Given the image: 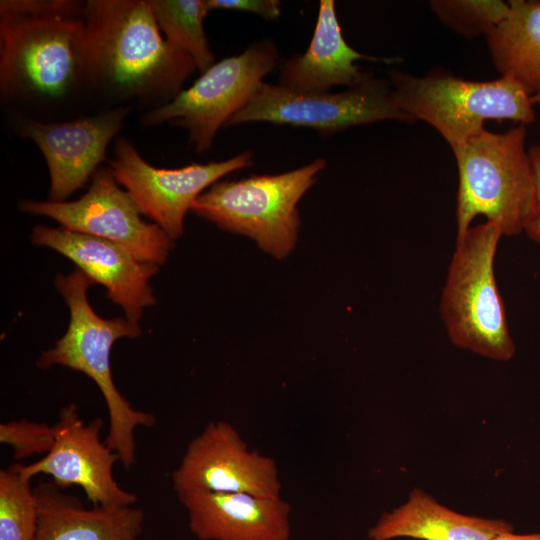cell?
Listing matches in <instances>:
<instances>
[{"label":"cell","mask_w":540,"mask_h":540,"mask_svg":"<svg viewBox=\"0 0 540 540\" xmlns=\"http://www.w3.org/2000/svg\"><path fill=\"white\" fill-rule=\"evenodd\" d=\"M85 2L73 0H1L0 21L45 18L82 17Z\"/></svg>","instance_id":"d4e9b609"},{"label":"cell","mask_w":540,"mask_h":540,"mask_svg":"<svg viewBox=\"0 0 540 540\" xmlns=\"http://www.w3.org/2000/svg\"><path fill=\"white\" fill-rule=\"evenodd\" d=\"M389 82L398 107L414 121L433 126L452 150L483 130L486 120H512L523 126L535 120L531 96L507 76L482 82L392 70Z\"/></svg>","instance_id":"5b68a950"},{"label":"cell","mask_w":540,"mask_h":540,"mask_svg":"<svg viewBox=\"0 0 540 540\" xmlns=\"http://www.w3.org/2000/svg\"><path fill=\"white\" fill-rule=\"evenodd\" d=\"M381 120L414 121L398 107L390 82L370 75L362 83L340 92L299 91L279 83L262 82L225 127L265 121L310 127L329 134Z\"/></svg>","instance_id":"9c48e42d"},{"label":"cell","mask_w":540,"mask_h":540,"mask_svg":"<svg viewBox=\"0 0 540 540\" xmlns=\"http://www.w3.org/2000/svg\"><path fill=\"white\" fill-rule=\"evenodd\" d=\"M30 481L13 465L0 471V540H34L38 506Z\"/></svg>","instance_id":"7402d4cb"},{"label":"cell","mask_w":540,"mask_h":540,"mask_svg":"<svg viewBox=\"0 0 540 540\" xmlns=\"http://www.w3.org/2000/svg\"><path fill=\"white\" fill-rule=\"evenodd\" d=\"M38 525L34 540H123L139 536L143 512L133 506L85 508L79 498L54 482L34 487Z\"/></svg>","instance_id":"ac0fdd59"},{"label":"cell","mask_w":540,"mask_h":540,"mask_svg":"<svg viewBox=\"0 0 540 540\" xmlns=\"http://www.w3.org/2000/svg\"><path fill=\"white\" fill-rule=\"evenodd\" d=\"M361 59L393 62L390 58L361 54L350 47L343 37L335 2L321 0L307 50L282 63L279 84L299 91H328L339 85L354 87L370 76L355 64Z\"/></svg>","instance_id":"e0dca14e"},{"label":"cell","mask_w":540,"mask_h":540,"mask_svg":"<svg viewBox=\"0 0 540 540\" xmlns=\"http://www.w3.org/2000/svg\"><path fill=\"white\" fill-rule=\"evenodd\" d=\"M253 153L182 168H157L146 162L131 141L118 138L110 168L140 212L173 240L183 234L185 214L204 190L223 176L252 165Z\"/></svg>","instance_id":"8fae6325"},{"label":"cell","mask_w":540,"mask_h":540,"mask_svg":"<svg viewBox=\"0 0 540 540\" xmlns=\"http://www.w3.org/2000/svg\"><path fill=\"white\" fill-rule=\"evenodd\" d=\"M83 36V16L0 21L2 99H60L83 84Z\"/></svg>","instance_id":"52a82bcc"},{"label":"cell","mask_w":540,"mask_h":540,"mask_svg":"<svg viewBox=\"0 0 540 540\" xmlns=\"http://www.w3.org/2000/svg\"><path fill=\"white\" fill-rule=\"evenodd\" d=\"M111 168L100 167L87 192L75 201L23 200L19 209L57 221L63 228L109 240L139 261H166L172 239L157 225L145 222L126 190L117 185Z\"/></svg>","instance_id":"30bf717a"},{"label":"cell","mask_w":540,"mask_h":540,"mask_svg":"<svg viewBox=\"0 0 540 540\" xmlns=\"http://www.w3.org/2000/svg\"><path fill=\"white\" fill-rule=\"evenodd\" d=\"M95 284L80 269L69 275H58L55 285L70 311L66 333L55 346L43 351L37 366L48 369L59 365L84 373L101 391L106 402L109 429L105 443L119 456L126 468L135 463V430L151 427L155 417L134 409L116 388L111 374L110 353L120 338L138 337V323L127 318L104 319L98 316L87 300V289Z\"/></svg>","instance_id":"7a4b0ae2"},{"label":"cell","mask_w":540,"mask_h":540,"mask_svg":"<svg viewBox=\"0 0 540 540\" xmlns=\"http://www.w3.org/2000/svg\"><path fill=\"white\" fill-rule=\"evenodd\" d=\"M491 540H540V532L529 534H516L513 531L496 535Z\"/></svg>","instance_id":"83f0119b"},{"label":"cell","mask_w":540,"mask_h":540,"mask_svg":"<svg viewBox=\"0 0 540 540\" xmlns=\"http://www.w3.org/2000/svg\"><path fill=\"white\" fill-rule=\"evenodd\" d=\"M165 40L188 54L200 73L215 62L203 22L209 12L205 0H149Z\"/></svg>","instance_id":"44dd1931"},{"label":"cell","mask_w":540,"mask_h":540,"mask_svg":"<svg viewBox=\"0 0 540 540\" xmlns=\"http://www.w3.org/2000/svg\"><path fill=\"white\" fill-rule=\"evenodd\" d=\"M102 418L85 423L76 404L61 408L54 424L55 441L48 453L28 465L13 464L26 479L46 474L60 488L80 487L94 506H133L136 494L123 489L113 476L119 456L104 442Z\"/></svg>","instance_id":"4fadbf2b"},{"label":"cell","mask_w":540,"mask_h":540,"mask_svg":"<svg viewBox=\"0 0 540 540\" xmlns=\"http://www.w3.org/2000/svg\"><path fill=\"white\" fill-rule=\"evenodd\" d=\"M531 102L533 105L540 104V92L531 96Z\"/></svg>","instance_id":"f1b7e54d"},{"label":"cell","mask_w":540,"mask_h":540,"mask_svg":"<svg viewBox=\"0 0 540 540\" xmlns=\"http://www.w3.org/2000/svg\"><path fill=\"white\" fill-rule=\"evenodd\" d=\"M138 537H139V536H137V535H131V536L126 537V538L123 539V540H138Z\"/></svg>","instance_id":"f546056e"},{"label":"cell","mask_w":540,"mask_h":540,"mask_svg":"<svg viewBox=\"0 0 540 540\" xmlns=\"http://www.w3.org/2000/svg\"><path fill=\"white\" fill-rule=\"evenodd\" d=\"M513 531L505 519H490L454 511L420 488L406 502L381 514L368 530L370 540L412 538L418 540H491Z\"/></svg>","instance_id":"d6986e66"},{"label":"cell","mask_w":540,"mask_h":540,"mask_svg":"<svg viewBox=\"0 0 540 540\" xmlns=\"http://www.w3.org/2000/svg\"><path fill=\"white\" fill-rule=\"evenodd\" d=\"M278 59L274 44L254 43L241 54L214 63L188 89L145 113L141 122L181 126L188 131L189 145L196 152H205L218 130L248 103Z\"/></svg>","instance_id":"ba28073f"},{"label":"cell","mask_w":540,"mask_h":540,"mask_svg":"<svg viewBox=\"0 0 540 540\" xmlns=\"http://www.w3.org/2000/svg\"><path fill=\"white\" fill-rule=\"evenodd\" d=\"M83 20V84L100 92L159 107L197 70L165 40L149 0H89Z\"/></svg>","instance_id":"6da1fadb"},{"label":"cell","mask_w":540,"mask_h":540,"mask_svg":"<svg viewBox=\"0 0 540 540\" xmlns=\"http://www.w3.org/2000/svg\"><path fill=\"white\" fill-rule=\"evenodd\" d=\"M325 166L326 161L318 158L281 174L217 181L194 201L191 210L223 230L251 237L274 257L284 258L297 240V203Z\"/></svg>","instance_id":"8992f818"},{"label":"cell","mask_w":540,"mask_h":540,"mask_svg":"<svg viewBox=\"0 0 540 540\" xmlns=\"http://www.w3.org/2000/svg\"><path fill=\"white\" fill-rule=\"evenodd\" d=\"M189 529L199 540H289L290 505L248 493H180Z\"/></svg>","instance_id":"2e32d148"},{"label":"cell","mask_w":540,"mask_h":540,"mask_svg":"<svg viewBox=\"0 0 540 540\" xmlns=\"http://www.w3.org/2000/svg\"><path fill=\"white\" fill-rule=\"evenodd\" d=\"M506 17L485 36L501 76L530 95L540 92V0H512Z\"/></svg>","instance_id":"ffe728a7"},{"label":"cell","mask_w":540,"mask_h":540,"mask_svg":"<svg viewBox=\"0 0 540 540\" xmlns=\"http://www.w3.org/2000/svg\"><path fill=\"white\" fill-rule=\"evenodd\" d=\"M209 11L214 9L240 10L257 14L267 20L278 19L281 2L277 0H205Z\"/></svg>","instance_id":"484cf974"},{"label":"cell","mask_w":540,"mask_h":540,"mask_svg":"<svg viewBox=\"0 0 540 540\" xmlns=\"http://www.w3.org/2000/svg\"><path fill=\"white\" fill-rule=\"evenodd\" d=\"M430 6L441 22L468 38L486 35L509 11V3L498 0H435Z\"/></svg>","instance_id":"603a6c76"},{"label":"cell","mask_w":540,"mask_h":540,"mask_svg":"<svg viewBox=\"0 0 540 540\" xmlns=\"http://www.w3.org/2000/svg\"><path fill=\"white\" fill-rule=\"evenodd\" d=\"M55 441L54 425L28 419L0 424V442L11 447L13 457L21 460L34 454H46Z\"/></svg>","instance_id":"cb8c5ba5"},{"label":"cell","mask_w":540,"mask_h":540,"mask_svg":"<svg viewBox=\"0 0 540 540\" xmlns=\"http://www.w3.org/2000/svg\"><path fill=\"white\" fill-rule=\"evenodd\" d=\"M172 487L180 493H248L280 497L276 462L250 451L239 432L228 422L211 421L193 438L171 474Z\"/></svg>","instance_id":"7c38bea8"},{"label":"cell","mask_w":540,"mask_h":540,"mask_svg":"<svg viewBox=\"0 0 540 540\" xmlns=\"http://www.w3.org/2000/svg\"><path fill=\"white\" fill-rule=\"evenodd\" d=\"M502 235L496 223L486 221L456 238L440 299L450 341L495 361H508L516 352L494 273Z\"/></svg>","instance_id":"277c9868"},{"label":"cell","mask_w":540,"mask_h":540,"mask_svg":"<svg viewBox=\"0 0 540 540\" xmlns=\"http://www.w3.org/2000/svg\"><path fill=\"white\" fill-rule=\"evenodd\" d=\"M31 240L66 256L95 284L103 285L107 297L121 306L130 321L138 323L143 309L156 303L149 280L158 265L139 261L118 244L43 225L34 227Z\"/></svg>","instance_id":"9a60e30c"},{"label":"cell","mask_w":540,"mask_h":540,"mask_svg":"<svg viewBox=\"0 0 540 540\" xmlns=\"http://www.w3.org/2000/svg\"><path fill=\"white\" fill-rule=\"evenodd\" d=\"M131 106H119L67 122L21 120L19 136L34 142L49 170V201L64 202L106 160L109 143L122 128Z\"/></svg>","instance_id":"5bb4252c"},{"label":"cell","mask_w":540,"mask_h":540,"mask_svg":"<svg viewBox=\"0 0 540 540\" xmlns=\"http://www.w3.org/2000/svg\"><path fill=\"white\" fill-rule=\"evenodd\" d=\"M523 125L503 133L481 130L453 149L458 167L456 238L478 215L503 235L524 232L533 212L535 185Z\"/></svg>","instance_id":"3957f363"},{"label":"cell","mask_w":540,"mask_h":540,"mask_svg":"<svg viewBox=\"0 0 540 540\" xmlns=\"http://www.w3.org/2000/svg\"><path fill=\"white\" fill-rule=\"evenodd\" d=\"M528 153L534 177L535 201L533 212L525 226L524 232L530 239L540 244V144L532 146L528 150Z\"/></svg>","instance_id":"4316f807"}]
</instances>
